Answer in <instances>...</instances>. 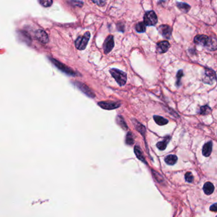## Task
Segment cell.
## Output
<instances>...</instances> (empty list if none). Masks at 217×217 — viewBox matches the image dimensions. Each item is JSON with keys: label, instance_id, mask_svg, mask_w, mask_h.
I'll return each mask as SVG.
<instances>
[{"label": "cell", "instance_id": "obj_10", "mask_svg": "<svg viewBox=\"0 0 217 217\" xmlns=\"http://www.w3.org/2000/svg\"><path fill=\"white\" fill-rule=\"evenodd\" d=\"M158 31L163 37L166 39H170L172 34V29L168 25H161L158 28Z\"/></svg>", "mask_w": 217, "mask_h": 217}, {"label": "cell", "instance_id": "obj_18", "mask_svg": "<svg viewBox=\"0 0 217 217\" xmlns=\"http://www.w3.org/2000/svg\"><path fill=\"white\" fill-rule=\"evenodd\" d=\"M165 163L169 166H173L175 165L177 161H178V157L175 155H169L166 156V157L164 159Z\"/></svg>", "mask_w": 217, "mask_h": 217}, {"label": "cell", "instance_id": "obj_29", "mask_svg": "<svg viewBox=\"0 0 217 217\" xmlns=\"http://www.w3.org/2000/svg\"><path fill=\"white\" fill-rule=\"evenodd\" d=\"M72 3L73 5L76 6V7H82L83 5V2H81L80 1H76V0H72Z\"/></svg>", "mask_w": 217, "mask_h": 217}, {"label": "cell", "instance_id": "obj_26", "mask_svg": "<svg viewBox=\"0 0 217 217\" xmlns=\"http://www.w3.org/2000/svg\"><path fill=\"white\" fill-rule=\"evenodd\" d=\"M183 75H184V73H183V71L181 70H179L176 74V78H177V80H176V85L178 86V87H180V85H181V77L183 76Z\"/></svg>", "mask_w": 217, "mask_h": 217}, {"label": "cell", "instance_id": "obj_15", "mask_svg": "<svg viewBox=\"0 0 217 217\" xmlns=\"http://www.w3.org/2000/svg\"><path fill=\"white\" fill-rule=\"evenodd\" d=\"M132 122H133V124L134 125L135 129H136L137 131H138L139 132H140L143 135V137H145V133H146V128H145L144 125H142L141 124H140L139 122H138L136 120H134V119H133Z\"/></svg>", "mask_w": 217, "mask_h": 217}, {"label": "cell", "instance_id": "obj_11", "mask_svg": "<svg viewBox=\"0 0 217 217\" xmlns=\"http://www.w3.org/2000/svg\"><path fill=\"white\" fill-rule=\"evenodd\" d=\"M35 37L37 39L43 43H47L49 42V38L47 33L44 30L38 29L35 33Z\"/></svg>", "mask_w": 217, "mask_h": 217}, {"label": "cell", "instance_id": "obj_7", "mask_svg": "<svg viewBox=\"0 0 217 217\" xmlns=\"http://www.w3.org/2000/svg\"><path fill=\"white\" fill-rule=\"evenodd\" d=\"M98 105L102 109L107 110H114L120 106V104L118 102L113 101H101L98 102Z\"/></svg>", "mask_w": 217, "mask_h": 217}, {"label": "cell", "instance_id": "obj_13", "mask_svg": "<svg viewBox=\"0 0 217 217\" xmlns=\"http://www.w3.org/2000/svg\"><path fill=\"white\" fill-rule=\"evenodd\" d=\"M213 143L211 141H209L204 144L202 148V155L204 157H209L212 152Z\"/></svg>", "mask_w": 217, "mask_h": 217}, {"label": "cell", "instance_id": "obj_24", "mask_svg": "<svg viewBox=\"0 0 217 217\" xmlns=\"http://www.w3.org/2000/svg\"><path fill=\"white\" fill-rule=\"evenodd\" d=\"M117 124L120 125V126H121V128L122 129H124V130H127L128 129L127 124H126V123L125 122L124 119L121 116H118L117 117Z\"/></svg>", "mask_w": 217, "mask_h": 217}, {"label": "cell", "instance_id": "obj_25", "mask_svg": "<svg viewBox=\"0 0 217 217\" xmlns=\"http://www.w3.org/2000/svg\"><path fill=\"white\" fill-rule=\"evenodd\" d=\"M40 3L44 7H49L52 5V0H39Z\"/></svg>", "mask_w": 217, "mask_h": 217}, {"label": "cell", "instance_id": "obj_4", "mask_svg": "<svg viewBox=\"0 0 217 217\" xmlns=\"http://www.w3.org/2000/svg\"><path fill=\"white\" fill-rule=\"evenodd\" d=\"M143 20L146 26H155L157 23L158 19L154 11H148L145 14Z\"/></svg>", "mask_w": 217, "mask_h": 217}, {"label": "cell", "instance_id": "obj_6", "mask_svg": "<svg viewBox=\"0 0 217 217\" xmlns=\"http://www.w3.org/2000/svg\"><path fill=\"white\" fill-rule=\"evenodd\" d=\"M204 77L203 78V82L208 84H213L216 81V73L213 70L207 68L205 70Z\"/></svg>", "mask_w": 217, "mask_h": 217}, {"label": "cell", "instance_id": "obj_20", "mask_svg": "<svg viewBox=\"0 0 217 217\" xmlns=\"http://www.w3.org/2000/svg\"><path fill=\"white\" fill-rule=\"evenodd\" d=\"M154 119L155 122H156V124L159 125H164L168 123V120L166 119H165L163 117H161V116L154 115Z\"/></svg>", "mask_w": 217, "mask_h": 217}, {"label": "cell", "instance_id": "obj_3", "mask_svg": "<svg viewBox=\"0 0 217 217\" xmlns=\"http://www.w3.org/2000/svg\"><path fill=\"white\" fill-rule=\"evenodd\" d=\"M90 37V33L86 32L83 37H79L75 41V46L77 49L80 50H84L88 44Z\"/></svg>", "mask_w": 217, "mask_h": 217}, {"label": "cell", "instance_id": "obj_23", "mask_svg": "<svg viewBox=\"0 0 217 217\" xmlns=\"http://www.w3.org/2000/svg\"><path fill=\"white\" fill-rule=\"evenodd\" d=\"M211 112V109L208 105H205L201 107L199 113L202 115H206L210 114Z\"/></svg>", "mask_w": 217, "mask_h": 217}, {"label": "cell", "instance_id": "obj_8", "mask_svg": "<svg viewBox=\"0 0 217 217\" xmlns=\"http://www.w3.org/2000/svg\"><path fill=\"white\" fill-rule=\"evenodd\" d=\"M115 43H114V38L112 35H109L105 39L103 43V50L104 52L106 54L110 53L114 47Z\"/></svg>", "mask_w": 217, "mask_h": 217}, {"label": "cell", "instance_id": "obj_1", "mask_svg": "<svg viewBox=\"0 0 217 217\" xmlns=\"http://www.w3.org/2000/svg\"><path fill=\"white\" fill-rule=\"evenodd\" d=\"M194 43L202 45L210 50L216 49V40L204 35H198L194 38Z\"/></svg>", "mask_w": 217, "mask_h": 217}, {"label": "cell", "instance_id": "obj_28", "mask_svg": "<svg viewBox=\"0 0 217 217\" xmlns=\"http://www.w3.org/2000/svg\"><path fill=\"white\" fill-rule=\"evenodd\" d=\"M92 1L99 7H103L106 4V0H92Z\"/></svg>", "mask_w": 217, "mask_h": 217}, {"label": "cell", "instance_id": "obj_27", "mask_svg": "<svg viewBox=\"0 0 217 217\" xmlns=\"http://www.w3.org/2000/svg\"><path fill=\"white\" fill-rule=\"evenodd\" d=\"M185 179L186 181H187L189 183H192L193 181V176L190 172H187L185 175Z\"/></svg>", "mask_w": 217, "mask_h": 217}, {"label": "cell", "instance_id": "obj_22", "mask_svg": "<svg viewBox=\"0 0 217 217\" xmlns=\"http://www.w3.org/2000/svg\"><path fill=\"white\" fill-rule=\"evenodd\" d=\"M135 29L138 33H144L146 31V25L144 22H139L135 26Z\"/></svg>", "mask_w": 217, "mask_h": 217}, {"label": "cell", "instance_id": "obj_14", "mask_svg": "<svg viewBox=\"0 0 217 217\" xmlns=\"http://www.w3.org/2000/svg\"><path fill=\"white\" fill-rule=\"evenodd\" d=\"M134 154H136L137 158H138L139 160H140L141 161H142L143 163L147 164V163L146 161V159L145 158V157L143 155V154L141 150V148H140L139 146H134Z\"/></svg>", "mask_w": 217, "mask_h": 217}, {"label": "cell", "instance_id": "obj_19", "mask_svg": "<svg viewBox=\"0 0 217 217\" xmlns=\"http://www.w3.org/2000/svg\"><path fill=\"white\" fill-rule=\"evenodd\" d=\"M176 6L181 11H182V12H184L185 13L188 12L191 8L189 5L185 3H182V2H177Z\"/></svg>", "mask_w": 217, "mask_h": 217}, {"label": "cell", "instance_id": "obj_2", "mask_svg": "<svg viewBox=\"0 0 217 217\" xmlns=\"http://www.w3.org/2000/svg\"><path fill=\"white\" fill-rule=\"evenodd\" d=\"M110 73L120 86H123L126 83L127 74L125 72L116 68H111L110 70Z\"/></svg>", "mask_w": 217, "mask_h": 217}, {"label": "cell", "instance_id": "obj_9", "mask_svg": "<svg viewBox=\"0 0 217 217\" xmlns=\"http://www.w3.org/2000/svg\"><path fill=\"white\" fill-rule=\"evenodd\" d=\"M75 84L80 90L82 91V92L87 96H89L90 98H92L95 97V94H94V93L85 84L81 83V82H75Z\"/></svg>", "mask_w": 217, "mask_h": 217}, {"label": "cell", "instance_id": "obj_30", "mask_svg": "<svg viewBox=\"0 0 217 217\" xmlns=\"http://www.w3.org/2000/svg\"><path fill=\"white\" fill-rule=\"evenodd\" d=\"M210 211H213V212H216L217 211V204L215 203L213 205H211L210 208Z\"/></svg>", "mask_w": 217, "mask_h": 217}, {"label": "cell", "instance_id": "obj_5", "mask_svg": "<svg viewBox=\"0 0 217 217\" xmlns=\"http://www.w3.org/2000/svg\"><path fill=\"white\" fill-rule=\"evenodd\" d=\"M51 61L52 62V63L58 68L59 70H60L61 71H62L63 72L66 73L68 75H72V76H75L76 75V73L73 71L71 68L68 67L67 66H66V65L61 63L59 61H57L55 59H51Z\"/></svg>", "mask_w": 217, "mask_h": 217}, {"label": "cell", "instance_id": "obj_17", "mask_svg": "<svg viewBox=\"0 0 217 217\" xmlns=\"http://www.w3.org/2000/svg\"><path fill=\"white\" fill-rule=\"evenodd\" d=\"M215 190V187L211 182H206L203 186V190L206 195H210Z\"/></svg>", "mask_w": 217, "mask_h": 217}, {"label": "cell", "instance_id": "obj_12", "mask_svg": "<svg viewBox=\"0 0 217 217\" xmlns=\"http://www.w3.org/2000/svg\"><path fill=\"white\" fill-rule=\"evenodd\" d=\"M169 47H170V44L168 41H163L161 42H158L157 44L156 49L158 53L163 54V53H166L168 50Z\"/></svg>", "mask_w": 217, "mask_h": 217}, {"label": "cell", "instance_id": "obj_16", "mask_svg": "<svg viewBox=\"0 0 217 217\" xmlns=\"http://www.w3.org/2000/svg\"><path fill=\"white\" fill-rule=\"evenodd\" d=\"M170 140H171V136H166L165 139L163 141H160V142H158L157 143V147L160 150H161V151L164 150L166 148L167 145L169 143Z\"/></svg>", "mask_w": 217, "mask_h": 217}, {"label": "cell", "instance_id": "obj_21", "mask_svg": "<svg viewBox=\"0 0 217 217\" xmlns=\"http://www.w3.org/2000/svg\"><path fill=\"white\" fill-rule=\"evenodd\" d=\"M134 143V139L133 134L131 132H129L126 135V138H125V143L128 145H132Z\"/></svg>", "mask_w": 217, "mask_h": 217}]
</instances>
